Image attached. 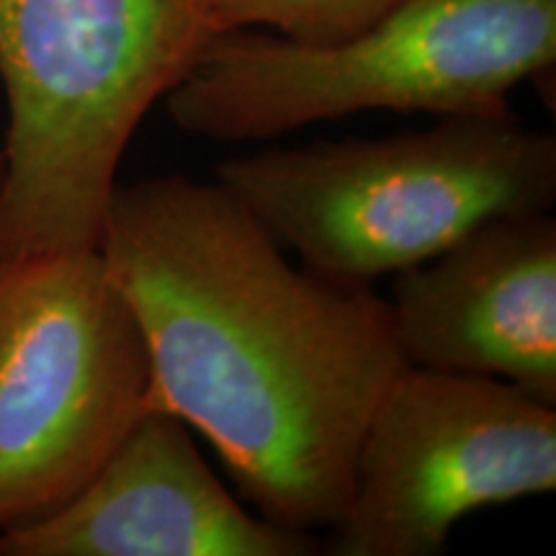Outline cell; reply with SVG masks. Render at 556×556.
<instances>
[{"label":"cell","instance_id":"277c9868","mask_svg":"<svg viewBox=\"0 0 556 556\" xmlns=\"http://www.w3.org/2000/svg\"><path fill=\"white\" fill-rule=\"evenodd\" d=\"M217 180L302 266L340 283L420 266L495 217L548 212L556 137L518 116H443L377 139L266 148Z\"/></svg>","mask_w":556,"mask_h":556},{"label":"cell","instance_id":"8992f818","mask_svg":"<svg viewBox=\"0 0 556 556\" xmlns=\"http://www.w3.org/2000/svg\"><path fill=\"white\" fill-rule=\"evenodd\" d=\"M554 490V405L503 379L407 366L368 417L319 552L435 556L469 513Z\"/></svg>","mask_w":556,"mask_h":556},{"label":"cell","instance_id":"9c48e42d","mask_svg":"<svg viewBox=\"0 0 556 556\" xmlns=\"http://www.w3.org/2000/svg\"><path fill=\"white\" fill-rule=\"evenodd\" d=\"M405 0H206L214 34L266 29L299 45H336L389 16Z\"/></svg>","mask_w":556,"mask_h":556},{"label":"cell","instance_id":"6da1fadb","mask_svg":"<svg viewBox=\"0 0 556 556\" xmlns=\"http://www.w3.org/2000/svg\"><path fill=\"white\" fill-rule=\"evenodd\" d=\"M99 250L142 328L155 407L212 443L255 513L328 531L407 368L387 299L291 263L219 180L116 184Z\"/></svg>","mask_w":556,"mask_h":556},{"label":"cell","instance_id":"7a4b0ae2","mask_svg":"<svg viewBox=\"0 0 556 556\" xmlns=\"http://www.w3.org/2000/svg\"><path fill=\"white\" fill-rule=\"evenodd\" d=\"M212 37L206 0H0V263L101 245L131 137Z\"/></svg>","mask_w":556,"mask_h":556},{"label":"cell","instance_id":"ba28073f","mask_svg":"<svg viewBox=\"0 0 556 556\" xmlns=\"http://www.w3.org/2000/svg\"><path fill=\"white\" fill-rule=\"evenodd\" d=\"M3 556H312L319 539L250 513L191 428L150 409L65 505L0 533Z\"/></svg>","mask_w":556,"mask_h":556},{"label":"cell","instance_id":"3957f363","mask_svg":"<svg viewBox=\"0 0 556 556\" xmlns=\"http://www.w3.org/2000/svg\"><path fill=\"white\" fill-rule=\"evenodd\" d=\"M554 62L556 0H405L336 45L214 34L163 101L186 135L266 142L364 111L513 116V90Z\"/></svg>","mask_w":556,"mask_h":556},{"label":"cell","instance_id":"52a82bcc","mask_svg":"<svg viewBox=\"0 0 556 556\" xmlns=\"http://www.w3.org/2000/svg\"><path fill=\"white\" fill-rule=\"evenodd\" d=\"M407 366L477 374L556 407V219L495 217L420 266L387 299Z\"/></svg>","mask_w":556,"mask_h":556},{"label":"cell","instance_id":"5b68a950","mask_svg":"<svg viewBox=\"0 0 556 556\" xmlns=\"http://www.w3.org/2000/svg\"><path fill=\"white\" fill-rule=\"evenodd\" d=\"M150 409L148 343L99 248L0 263V533L78 495Z\"/></svg>","mask_w":556,"mask_h":556}]
</instances>
